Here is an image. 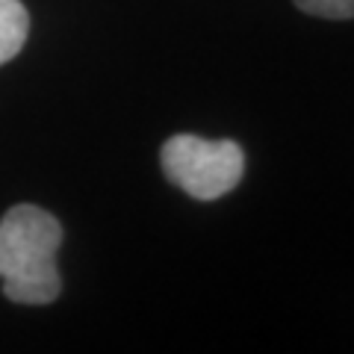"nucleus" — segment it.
I'll return each mask as SVG.
<instances>
[{"label": "nucleus", "instance_id": "obj_1", "mask_svg": "<svg viewBox=\"0 0 354 354\" xmlns=\"http://www.w3.org/2000/svg\"><path fill=\"white\" fill-rule=\"evenodd\" d=\"M59 218L36 204H15L0 218V281L15 304H50L62 292Z\"/></svg>", "mask_w": 354, "mask_h": 354}, {"label": "nucleus", "instance_id": "obj_3", "mask_svg": "<svg viewBox=\"0 0 354 354\" xmlns=\"http://www.w3.org/2000/svg\"><path fill=\"white\" fill-rule=\"evenodd\" d=\"M30 36V12L21 0H0V65L15 59Z\"/></svg>", "mask_w": 354, "mask_h": 354}, {"label": "nucleus", "instance_id": "obj_4", "mask_svg": "<svg viewBox=\"0 0 354 354\" xmlns=\"http://www.w3.org/2000/svg\"><path fill=\"white\" fill-rule=\"evenodd\" d=\"M301 12L328 21H351L354 18V0H295Z\"/></svg>", "mask_w": 354, "mask_h": 354}, {"label": "nucleus", "instance_id": "obj_2", "mask_svg": "<svg viewBox=\"0 0 354 354\" xmlns=\"http://www.w3.org/2000/svg\"><path fill=\"white\" fill-rule=\"evenodd\" d=\"M165 177L195 201H216L234 192L245 174V151L234 139H201L177 133L160 151Z\"/></svg>", "mask_w": 354, "mask_h": 354}]
</instances>
